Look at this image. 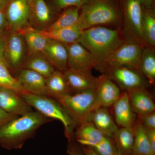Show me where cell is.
<instances>
[{
	"label": "cell",
	"instance_id": "obj_24",
	"mask_svg": "<svg viewBox=\"0 0 155 155\" xmlns=\"http://www.w3.org/2000/svg\"><path fill=\"white\" fill-rule=\"evenodd\" d=\"M83 30L76 22L74 25L67 28L53 31H41L48 38L53 39L67 45L77 41Z\"/></svg>",
	"mask_w": 155,
	"mask_h": 155
},
{
	"label": "cell",
	"instance_id": "obj_13",
	"mask_svg": "<svg viewBox=\"0 0 155 155\" xmlns=\"http://www.w3.org/2000/svg\"><path fill=\"white\" fill-rule=\"evenodd\" d=\"M95 92V110L111 107L121 94L119 87L106 74L98 77Z\"/></svg>",
	"mask_w": 155,
	"mask_h": 155
},
{
	"label": "cell",
	"instance_id": "obj_16",
	"mask_svg": "<svg viewBox=\"0 0 155 155\" xmlns=\"http://www.w3.org/2000/svg\"><path fill=\"white\" fill-rule=\"evenodd\" d=\"M16 78L27 93L50 97L47 87L46 78L36 72L30 69H22Z\"/></svg>",
	"mask_w": 155,
	"mask_h": 155
},
{
	"label": "cell",
	"instance_id": "obj_15",
	"mask_svg": "<svg viewBox=\"0 0 155 155\" xmlns=\"http://www.w3.org/2000/svg\"><path fill=\"white\" fill-rule=\"evenodd\" d=\"M0 108L9 114L21 116L32 111L21 94L0 87Z\"/></svg>",
	"mask_w": 155,
	"mask_h": 155
},
{
	"label": "cell",
	"instance_id": "obj_25",
	"mask_svg": "<svg viewBox=\"0 0 155 155\" xmlns=\"http://www.w3.org/2000/svg\"><path fill=\"white\" fill-rule=\"evenodd\" d=\"M139 70L150 84L153 85L155 81V52L153 47L147 46L143 48Z\"/></svg>",
	"mask_w": 155,
	"mask_h": 155
},
{
	"label": "cell",
	"instance_id": "obj_38",
	"mask_svg": "<svg viewBox=\"0 0 155 155\" xmlns=\"http://www.w3.org/2000/svg\"><path fill=\"white\" fill-rule=\"evenodd\" d=\"M153 153L155 154V129L145 128Z\"/></svg>",
	"mask_w": 155,
	"mask_h": 155
},
{
	"label": "cell",
	"instance_id": "obj_33",
	"mask_svg": "<svg viewBox=\"0 0 155 155\" xmlns=\"http://www.w3.org/2000/svg\"><path fill=\"white\" fill-rule=\"evenodd\" d=\"M88 1V0H50V2L53 8L56 11H59L70 7H77L81 8Z\"/></svg>",
	"mask_w": 155,
	"mask_h": 155
},
{
	"label": "cell",
	"instance_id": "obj_2",
	"mask_svg": "<svg viewBox=\"0 0 155 155\" xmlns=\"http://www.w3.org/2000/svg\"><path fill=\"white\" fill-rule=\"evenodd\" d=\"M124 41L119 29L97 26L84 30L77 41L96 59L99 65L98 69L101 71L107 58Z\"/></svg>",
	"mask_w": 155,
	"mask_h": 155
},
{
	"label": "cell",
	"instance_id": "obj_7",
	"mask_svg": "<svg viewBox=\"0 0 155 155\" xmlns=\"http://www.w3.org/2000/svg\"><path fill=\"white\" fill-rule=\"evenodd\" d=\"M144 46L125 39L109 56L103 64L102 72L108 68L127 67L139 70L140 58Z\"/></svg>",
	"mask_w": 155,
	"mask_h": 155
},
{
	"label": "cell",
	"instance_id": "obj_30",
	"mask_svg": "<svg viewBox=\"0 0 155 155\" xmlns=\"http://www.w3.org/2000/svg\"><path fill=\"white\" fill-rule=\"evenodd\" d=\"M142 29L147 44L155 45V14L153 8L146 9L143 7Z\"/></svg>",
	"mask_w": 155,
	"mask_h": 155
},
{
	"label": "cell",
	"instance_id": "obj_5",
	"mask_svg": "<svg viewBox=\"0 0 155 155\" xmlns=\"http://www.w3.org/2000/svg\"><path fill=\"white\" fill-rule=\"evenodd\" d=\"M54 99L63 107L77 125L89 120L90 116L95 110V90L68 94Z\"/></svg>",
	"mask_w": 155,
	"mask_h": 155
},
{
	"label": "cell",
	"instance_id": "obj_9",
	"mask_svg": "<svg viewBox=\"0 0 155 155\" xmlns=\"http://www.w3.org/2000/svg\"><path fill=\"white\" fill-rule=\"evenodd\" d=\"M5 13L11 31L22 32L31 26L28 0H8Z\"/></svg>",
	"mask_w": 155,
	"mask_h": 155
},
{
	"label": "cell",
	"instance_id": "obj_42",
	"mask_svg": "<svg viewBox=\"0 0 155 155\" xmlns=\"http://www.w3.org/2000/svg\"><path fill=\"white\" fill-rule=\"evenodd\" d=\"M121 155L119 154L118 153H117V155Z\"/></svg>",
	"mask_w": 155,
	"mask_h": 155
},
{
	"label": "cell",
	"instance_id": "obj_41",
	"mask_svg": "<svg viewBox=\"0 0 155 155\" xmlns=\"http://www.w3.org/2000/svg\"><path fill=\"white\" fill-rule=\"evenodd\" d=\"M82 150L84 153L85 155H98L93 149L90 147L84 146L82 147Z\"/></svg>",
	"mask_w": 155,
	"mask_h": 155
},
{
	"label": "cell",
	"instance_id": "obj_17",
	"mask_svg": "<svg viewBox=\"0 0 155 155\" xmlns=\"http://www.w3.org/2000/svg\"><path fill=\"white\" fill-rule=\"evenodd\" d=\"M113 106L116 124L121 127H134L137 121L136 115L130 106L127 91L120 94Z\"/></svg>",
	"mask_w": 155,
	"mask_h": 155
},
{
	"label": "cell",
	"instance_id": "obj_31",
	"mask_svg": "<svg viewBox=\"0 0 155 155\" xmlns=\"http://www.w3.org/2000/svg\"><path fill=\"white\" fill-rule=\"evenodd\" d=\"M0 87L9 89L22 95L26 93L17 78L12 76L5 63L0 62Z\"/></svg>",
	"mask_w": 155,
	"mask_h": 155
},
{
	"label": "cell",
	"instance_id": "obj_18",
	"mask_svg": "<svg viewBox=\"0 0 155 155\" xmlns=\"http://www.w3.org/2000/svg\"><path fill=\"white\" fill-rule=\"evenodd\" d=\"M43 55L57 70L63 72L68 68V52L63 43L48 38Z\"/></svg>",
	"mask_w": 155,
	"mask_h": 155
},
{
	"label": "cell",
	"instance_id": "obj_35",
	"mask_svg": "<svg viewBox=\"0 0 155 155\" xmlns=\"http://www.w3.org/2000/svg\"><path fill=\"white\" fill-rule=\"evenodd\" d=\"M7 1L0 0V38H3L9 29L6 19L5 8Z\"/></svg>",
	"mask_w": 155,
	"mask_h": 155
},
{
	"label": "cell",
	"instance_id": "obj_20",
	"mask_svg": "<svg viewBox=\"0 0 155 155\" xmlns=\"http://www.w3.org/2000/svg\"><path fill=\"white\" fill-rule=\"evenodd\" d=\"M89 121L104 135L112 138L119 129L107 108L101 107L95 110L90 116Z\"/></svg>",
	"mask_w": 155,
	"mask_h": 155
},
{
	"label": "cell",
	"instance_id": "obj_36",
	"mask_svg": "<svg viewBox=\"0 0 155 155\" xmlns=\"http://www.w3.org/2000/svg\"><path fill=\"white\" fill-rule=\"evenodd\" d=\"M69 144L67 148V153L69 155H85L81 147L79 146L74 141L73 138L68 140Z\"/></svg>",
	"mask_w": 155,
	"mask_h": 155
},
{
	"label": "cell",
	"instance_id": "obj_40",
	"mask_svg": "<svg viewBox=\"0 0 155 155\" xmlns=\"http://www.w3.org/2000/svg\"><path fill=\"white\" fill-rule=\"evenodd\" d=\"M4 40L3 38H0V62L6 64L4 57Z\"/></svg>",
	"mask_w": 155,
	"mask_h": 155
},
{
	"label": "cell",
	"instance_id": "obj_19",
	"mask_svg": "<svg viewBox=\"0 0 155 155\" xmlns=\"http://www.w3.org/2000/svg\"><path fill=\"white\" fill-rule=\"evenodd\" d=\"M127 92L130 106L135 114L140 115L155 111L154 103L146 89H135Z\"/></svg>",
	"mask_w": 155,
	"mask_h": 155
},
{
	"label": "cell",
	"instance_id": "obj_12",
	"mask_svg": "<svg viewBox=\"0 0 155 155\" xmlns=\"http://www.w3.org/2000/svg\"><path fill=\"white\" fill-rule=\"evenodd\" d=\"M70 94H75L96 89L98 77L91 70H77L68 68L63 72Z\"/></svg>",
	"mask_w": 155,
	"mask_h": 155
},
{
	"label": "cell",
	"instance_id": "obj_28",
	"mask_svg": "<svg viewBox=\"0 0 155 155\" xmlns=\"http://www.w3.org/2000/svg\"><path fill=\"white\" fill-rule=\"evenodd\" d=\"M80 9L77 7H70L64 9L56 20L44 31H53L74 25L79 18Z\"/></svg>",
	"mask_w": 155,
	"mask_h": 155
},
{
	"label": "cell",
	"instance_id": "obj_26",
	"mask_svg": "<svg viewBox=\"0 0 155 155\" xmlns=\"http://www.w3.org/2000/svg\"><path fill=\"white\" fill-rule=\"evenodd\" d=\"M46 84L50 97L53 98L70 94L63 72L57 69L46 78Z\"/></svg>",
	"mask_w": 155,
	"mask_h": 155
},
{
	"label": "cell",
	"instance_id": "obj_27",
	"mask_svg": "<svg viewBox=\"0 0 155 155\" xmlns=\"http://www.w3.org/2000/svg\"><path fill=\"white\" fill-rule=\"evenodd\" d=\"M134 130V142L132 155H155L152 150L144 127L137 119Z\"/></svg>",
	"mask_w": 155,
	"mask_h": 155
},
{
	"label": "cell",
	"instance_id": "obj_3",
	"mask_svg": "<svg viewBox=\"0 0 155 155\" xmlns=\"http://www.w3.org/2000/svg\"><path fill=\"white\" fill-rule=\"evenodd\" d=\"M122 10L116 0H88L80 9L77 22L83 30L97 26H119Z\"/></svg>",
	"mask_w": 155,
	"mask_h": 155
},
{
	"label": "cell",
	"instance_id": "obj_39",
	"mask_svg": "<svg viewBox=\"0 0 155 155\" xmlns=\"http://www.w3.org/2000/svg\"><path fill=\"white\" fill-rule=\"evenodd\" d=\"M142 6L146 9H150L153 8L154 0H139Z\"/></svg>",
	"mask_w": 155,
	"mask_h": 155
},
{
	"label": "cell",
	"instance_id": "obj_29",
	"mask_svg": "<svg viewBox=\"0 0 155 155\" xmlns=\"http://www.w3.org/2000/svg\"><path fill=\"white\" fill-rule=\"evenodd\" d=\"M22 69H30L45 78L50 76L56 70L42 54L30 56V58L24 64Z\"/></svg>",
	"mask_w": 155,
	"mask_h": 155
},
{
	"label": "cell",
	"instance_id": "obj_21",
	"mask_svg": "<svg viewBox=\"0 0 155 155\" xmlns=\"http://www.w3.org/2000/svg\"><path fill=\"white\" fill-rule=\"evenodd\" d=\"M74 136L79 144L86 147L98 143L105 137L89 120L78 124Z\"/></svg>",
	"mask_w": 155,
	"mask_h": 155
},
{
	"label": "cell",
	"instance_id": "obj_32",
	"mask_svg": "<svg viewBox=\"0 0 155 155\" xmlns=\"http://www.w3.org/2000/svg\"><path fill=\"white\" fill-rule=\"evenodd\" d=\"M88 147L98 155H116L118 153L114 140L108 137H105L101 141Z\"/></svg>",
	"mask_w": 155,
	"mask_h": 155
},
{
	"label": "cell",
	"instance_id": "obj_8",
	"mask_svg": "<svg viewBox=\"0 0 155 155\" xmlns=\"http://www.w3.org/2000/svg\"><path fill=\"white\" fill-rule=\"evenodd\" d=\"M119 87L129 91L146 88L150 84L141 72L135 68L127 67L108 68L104 71Z\"/></svg>",
	"mask_w": 155,
	"mask_h": 155
},
{
	"label": "cell",
	"instance_id": "obj_23",
	"mask_svg": "<svg viewBox=\"0 0 155 155\" xmlns=\"http://www.w3.org/2000/svg\"><path fill=\"white\" fill-rule=\"evenodd\" d=\"M112 138L118 153L121 155H132L134 142V127L119 128Z\"/></svg>",
	"mask_w": 155,
	"mask_h": 155
},
{
	"label": "cell",
	"instance_id": "obj_43",
	"mask_svg": "<svg viewBox=\"0 0 155 155\" xmlns=\"http://www.w3.org/2000/svg\"><path fill=\"white\" fill-rule=\"evenodd\" d=\"M5 1H7L8 0H5Z\"/></svg>",
	"mask_w": 155,
	"mask_h": 155
},
{
	"label": "cell",
	"instance_id": "obj_10",
	"mask_svg": "<svg viewBox=\"0 0 155 155\" xmlns=\"http://www.w3.org/2000/svg\"><path fill=\"white\" fill-rule=\"evenodd\" d=\"M4 41V57L7 67L14 70L23 67L26 46L22 34L11 31Z\"/></svg>",
	"mask_w": 155,
	"mask_h": 155
},
{
	"label": "cell",
	"instance_id": "obj_6",
	"mask_svg": "<svg viewBox=\"0 0 155 155\" xmlns=\"http://www.w3.org/2000/svg\"><path fill=\"white\" fill-rule=\"evenodd\" d=\"M121 1L125 39L137 42L144 46H149L147 44L142 29L143 7L139 0Z\"/></svg>",
	"mask_w": 155,
	"mask_h": 155
},
{
	"label": "cell",
	"instance_id": "obj_34",
	"mask_svg": "<svg viewBox=\"0 0 155 155\" xmlns=\"http://www.w3.org/2000/svg\"><path fill=\"white\" fill-rule=\"evenodd\" d=\"M137 120L144 128L148 129H155V111L137 115Z\"/></svg>",
	"mask_w": 155,
	"mask_h": 155
},
{
	"label": "cell",
	"instance_id": "obj_11",
	"mask_svg": "<svg viewBox=\"0 0 155 155\" xmlns=\"http://www.w3.org/2000/svg\"><path fill=\"white\" fill-rule=\"evenodd\" d=\"M66 45L68 68L77 70L98 69V62L88 50L77 41Z\"/></svg>",
	"mask_w": 155,
	"mask_h": 155
},
{
	"label": "cell",
	"instance_id": "obj_37",
	"mask_svg": "<svg viewBox=\"0 0 155 155\" xmlns=\"http://www.w3.org/2000/svg\"><path fill=\"white\" fill-rule=\"evenodd\" d=\"M19 116L7 113L0 108V128L9 121Z\"/></svg>",
	"mask_w": 155,
	"mask_h": 155
},
{
	"label": "cell",
	"instance_id": "obj_1",
	"mask_svg": "<svg viewBox=\"0 0 155 155\" xmlns=\"http://www.w3.org/2000/svg\"><path fill=\"white\" fill-rule=\"evenodd\" d=\"M52 120L37 111L18 116L0 128V145L8 150L22 148L40 127Z\"/></svg>",
	"mask_w": 155,
	"mask_h": 155
},
{
	"label": "cell",
	"instance_id": "obj_22",
	"mask_svg": "<svg viewBox=\"0 0 155 155\" xmlns=\"http://www.w3.org/2000/svg\"><path fill=\"white\" fill-rule=\"evenodd\" d=\"M21 33L23 35L30 56L43 54L48 38L42 34L41 31L29 26Z\"/></svg>",
	"mask_w": 155,
	"mask_h": 155
},
{
	"label": "cell",
	"instance_id": "obj_4",
	"mask_svg": "<svg viewBox=\"0 0 155 155\" xmlns=\"http://www.w3.org/2000/svg\"><path fill=\"white\" fill-rule=\"evenodd\" d=\"M28 105L44 116L62 122L65 128V135L68 140L74 136V129L77 126L63 107L51 97L37 95L26 93L21 95Z\"/></svg>",
	"mask_w": 155,
	"mask_h": 155
},
{
	"label": "cell",
	"instance_id": "obj_14",
	"mask_svg": "<svg viewBox=\"0 0 155 155\" xmlns=\"http://www.w3.org/2000/svg\"><path fill=\"white\" fill-rule=\"evenodd\" d=\"M29 11V23L32 28L44 31L53 22V9L45 0H28Z\"/></svg>",
	"mask_w": 155,
	"mask_h": 155
}]
</instances>
